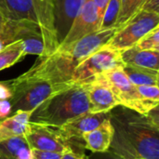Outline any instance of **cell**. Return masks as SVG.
<instances>
[{"label": "cell", "instance_id": "cell-1", "mask_svg": "<svg viewBox=\"0 0 159 159\" xmlns=\"http://www.w3.org/2000/svg\"><path fill=\"white\" fill-rule=\"evenodd\" d=\"M110 149L124 159H159V127L145 115L117 105L109 112Z\"/></svg>", "mask_w": 159, "mask_h": 159}, {"label": "cell", "instance_id": "cell-2", "mask_svg": "<svg viewBox=\"0 0 159 159\" xmlns=\"http://www.w3.org/2000/svg\"><path fill=\"white\" fill-rule=\"evenodd\" d=\"M118 28H101L68 45H60L48 56L38 57L24 76L48 81L55 86L71 82L76 66L95 51L104 47Z\"/></svg>", "mask_w": 159, "mask_h": 159}, {"label": "cell", "instance_id": "cell-3", "mask_svg": "<svg viewBox=\"0 0 159 159\" xmlns=\"http://www.w3.org/2000/svg\"><path fill=\"white\" fill-rule=\"evenodd\" d=\"M88 83H68L52 93L31 114L30 122L60 128L89 113Z\"/></svg>", "mask_w": 159, "mask_h": 159}, {"label": "cell", "instance_id": "cell-4", "mask_svg": "<svg viewBox=\"0 0 159 159\" xmlns=\"http://www.w3.org/2000/svg\"><path fill=\"white\" fill-rule=\"evenodd\" d=\"M0 14L9 20H27L37 24L44 37L45 56L59 47L53 27L52 0H0Z\"/></svg>", "mask_w": 159, "mask_h": 159}, {"label": "cell", "instance_id": "cell-5", "mask_svg": "<svg viewBox=\"0 0 159 159\" xmlns=\"http://www.w3.org/2000/svg\"><path fill=\"white\" fill-rule=\"evenodd\" d=\"M10 83L12 88V97L9 100L11 115L17 111L33 113L52 93L60 90L68 84L55 86L48 81L27 77L22 75L10 80Z\"/></svg>", "mask_w": 159, "mask_h": 159}, {"label": "cell", "instance_id": "cell-6", "mask_svg": "<svg viewBox=\"0 0 159 159\" xmlns=\"http://www.w3.org/2000/svg\"><path fill=\"white\" fill-rule=\"evenodd\" d=\"M18 40L22 41L25 55H46L44 37L37 24L27 20H7L0 32V49Z\"/></svg>", "mask_w": 159, "mask_h": 159}, {"label": "cell", "instance_id": "cell-7", "mask_svg": "<svg viewBox=\"0 0 159 159\" xmlns=\"http://www.w3.org/2000/svg\"><path fill=\"white\" fill-rule=\"evenodd\" d=\"M158 25V14L139 11L122 27L118 28L105 47L117 51L134 47L143 36Z\"/></svg>", "mask_w": 159, "mask_h": 159}, {"label": "cell", "instance_id": "cell-8", "mask_svg": "<svg viewBox=\"0 0 159 159\" xmlns=\"http://www.w3.org/2000/svg\"><path fill=\"white\" fill-rule=\"evenodd\" d=\"M101 75L110 86L119 105L143 115L147 114L151 109L158 106V103L145 101L139 95L136 86L129 81L122 67L115 68Z\"/></svg>", "mask_w": 159, "mask_h": 159}, {"label": "cell", "instance_id": "cell-9", "mask_svg": "<svg viewBox=\"0 0 159 159\" xmlns=\"http://www.w3.org/2000/svg\"><path fill=\"white\" fill-rule=\"evenodd\" d=\"M123 66L120 51L104 46L76 66L70 83H88L98 75Z\"/></svg>", "mask_w": 159, "mask_h": 159}, {"label": "cell", "instance_id": "cell-10", "mask_svg": "<svg viewBox=\"0 0 159 159\" xmlns=\"http://www.w3.org/2000/svg\"><path fill=\"white\" fill-rule=\"evenodd\" d=\"M23 138L32 150L53 152L61 155L74 151L58 128L29 122L28 130Z\"/></svg>", "mask_w": 159, "mask_h": 159}, {"label": "cell", "instance_id": "cell-11", "mask_svg": "<svg viewBox=\"0 0 159 159\" xmlns=\"http://www.w3.org/2000/svg\"><path fill=\"white\" fill-rule=\"evenodd\" d=\"M107 118H109V112L99 114L88 113L67 122L58 129L75 152H83L85 149L83 135L97 128Z\"/></svg>", "mask_w": 159, "mask_h": 159}, {"label": "cell", "instance_id": "cell-12", "mask_svg": "<svg viewBox=\"0 0 159 159\" xmlns=\"http://www.w3.org/2000/svg\"><path fill=\"white\" fill-rule=\"evenodd\" d=\"M86 0H52L53 27L60 46L81 11Z\"/></svg>", "mask_w": 159, "mask_h": 159}, {"label": "cell", "instance_id": "cell-13", "mask_svg": "<svg viewBox=\"0 0 159 159\" xmlns=\"http://www.w3.org/2000/svg\"><path fill=\"white\" fill-rule=\"evenodd\" d=\"M102 19L92 0H86L81 11L73 22L69 33L61 45H68L101 29Z\"/></svg>", "mask_w": 159, "mask_h": 159}, {"label": "cell", "instance_id": "cell-14", "mask_svg": "<svg viewBox=\"0 0 159 159\" xmlns=\"http://www.w3.org/2000/svg\"><path fill=\"white\" fill-rule=\"evenodd\" d=\"M88 99L90 114L108 113L119 105L113 90L102 75L88 82Z\"/></svg>", "mask_w": 159, "mask_h": 159}, {"label": "cell", "instance_id": "cell-15", "mask_svg": "<svg viewBox=\"0 0 159 159\" xmlns=\"http://www.w3.org/2000/svg\"><path fill=\"white\" fill-rule=\"evenodd\" d=\"M113 138V128L109 118L94 129L83 135L84 148L91 153H105L110 149Z\"/></svg>", "mask_w": 159, "mask_h": 159}, {"label": "cell", "instance_id": "cell-16", "mask_svg": "<svg viewBox=\"0 0 159 159\" xmlns=\"http://www.w3.org/2000/svg\"><path fill=\"white\" fill-rule=\"evenodd\" d=\"M31 114V112L17 111L8 117L0 119V143L12 137H23L28 130Z\"/></svg>", "mask_w": 159, "mask_h": 159}, {"label": "cell", "instance_id": "cell-17", "mask_svg": "<svg viewBox=\"0 0 159 159\" xmlns=\"http://www.w3.org/2000/svg\"><path fill=\"white\" fill-rule=\"evenodd\" d=\"M122 61L126 65L143 67L159 71V52L143 50L137 47H131L120 51Z\"/></svg>", "mask_w": 159, "mask_h": 159}, {"label": "cell", "instance_id": "cell-18", "mask_svg": "<svg viewBox=\"0 0 159 159\" xmlns=\"http://www.w3.org/2000/svg\"><path fill=\"white\" fill-rule=\"evenodd\" d=\"M1 159H32V150L22 136L12 137L0 143Z\"/></svg>", "mask_w": 159, "mask_h": 159}, {"label": "cell", "instance_id": "cell-19", "mask_svg": "<svg viewBox=\"0 0 159 159\" xmlns=\"http://www.w3.org/2000/svg\"><path fill=\"white\" fill-rule=\"evenodd\" d=\"M122 68L134 86H158L159 71L126 64Z\"/></svg>", "mask_w": 159, "mask_h": 159}, {"label": "cell", "instance_id": "cell-20", "mask_svg": "<svg viewBox=\"0 0 159 159\" xmlns=\"http://www.w3.org/2000/svg\"><path fill=\"white\" fill-rule=\"evenodd\" d=\"M25 56L22 41L20 40L4 47L0 49V71L14 65Z\"/></svg>", "mask_w": 159, "mask_h": 159}, {"label": "cell", "instance_id": "cell-21", "mask_svg": "<svg viewBox=\"0 0 159 159\" xmlns=\"http://www.w3.org/2000/svg\"><path fill=\"white\" fill-rule=\"evenodd\" d=\"M143 2L144 0H121L120 10L115 27H122L139 11Z\"/></svg>", "mask_w": 159, "mask_h": 159}, {"label": "cell", "instance_id": "cell-22", "mask_svg": "<svg viewBox=\"0 0 159 159\" xmlns=\"http://www.w3.org/2000/svg\"><path fill=\"white\" fill-rule=\"evenodd\" d=\"M120 5L121 0H109L102 20L101 28H110L116 25L120 10Z\"/></svg>", "mask_w": 159, "mask_h": 159}, {"label": "cell", "instance_id": "cell-23", "mask_svg": "<svg viewBox=\"0 0 159 159\" xmlns=\"http://www.w3.org/2000/svg\"><path fill=\"white\" fill-rule=\"evenodd\" d=\"M140 49L159 52V26L156 27L144 36H143L135 45Z\"/></svg>", "mask_w": 159, "mask_h": 159}, {"label": "cell", "instance_id": "cell-24", "mask_svg": "<svg viewBox=\"0 0 159 159\" xmlns=\"http://www.w3.org/2000/svg\"><path fill=\"white\" fill-rule=\"evenodd\" d=\"M136 89L143 100L159 103L158 86H136Z\"/></svg>", "mask_w": 159, "mask_h": 159}, {"label": "cell", "instance_id": "cell-25", "mask_svg": "<svg viewBox=\"0 0 159 159\" xmlns=\"http://www.w3.org/2000/svg\"><path fill=\"white\" fill-rule=\"evenodd\" d=\"M12 97V88L10 80L0 81V101H9Z\"/></svg>", "mask_w": 159, "mask_h": 159}, {"label": "cell", "instance_id": "cell-26", "mask_svg": "<svg viewBox=\"0 0 159 159\" xmlns=\"http://www.w3.org/2000/svg\"><path fill=\"white\" fill-rule=\"evenodd\" d=\"M139 11L155 13L159 15V0H144Z\"/></svg>", "mask_w": 159, "mask_h": 159}, {"label": "cell", "instance_id": "cell-27", "mask_svg": "<svg viewBox=\"0 0 159 159\" xmlns=\"http://www.w3.org/2000/svg\"><path fill=\"white\" fill-rule=\"evenodd\" d=\"M61 156L62 155L59 153L32 150V159H61Z\"/></svg>", "mask_w": 159, "mask_h": 159}, {"label": "cell", "instance_id": "cell-28", "mask_svg": "<svg viewBox=\"0 0 159 159\" xmlns=\"http://www.w3.org/2000/svg\"><path fill=\"white\" fill-rule=\"evenodd\" d=\"M89 159H124L120 156L115 154L111 150H108L105 153H92L90 157H89Z\"/></svg>", "mask_w": 159, "mask_h": 159}, {"label": "cell", "instance_id": "cell-29", "mask_svg": "<svg viewBox=\"0 0 159 159\" xmlns=\"http://www.w3.org/2000/svg\"><path fill=\"white\" fill-rule=\"evenodd\" d=\"M11 115V104L9 101H0V119L8 117Z\"/></svg>", "mask_w": 159, "mask_h": 159}, {"label": "cell", "instance_id": "cell-30", "mask_svg": "<svg viewBox=\"0 0 159 159\" xmlns=\"http://www.w3.org/2000/svg\"><path fill=\"white\" fill-rule=\"evenodd\" d=\"M61 159H89L84 152H75L69 151L64 153Z\"/></svg>", "mask_w": 159, "mask_h": 159}, {"label": "cell", "instance_id": "cell-31", "mask_svg": "<svg viewBox=\"0 0 159 159\" xmlns=\"http://www.w3.org/2000/svg\"><path fill=\"white\" fill-rule=\"evenodd\" d=\"M158 106L151 109L147 114H145V116H147V118L157 127H159V117H158Z\"/></svg>", "mask_w": 159, "mask_h": 159}, {"label": "cell", "instance_id": "cell-32", "mask_svg": "<svg viewBox=\"0 0 159 159\" xmlns=\"http://www.w3.org/2000/svg\"><path fill=\"white\" fill-rule=\"evenodd\" d=\"M6 21H7V19H5V18L0 14V32L2 31V29H3V27H4Z\"/></svg>", "mask_w": 159, "mask_h": 159}, {"label": "cell", "instance_id": "cell-33", "mask_svg": "<svg viewBox=\"0 0 159 159\" xmlns=\"http://www.w3.org/2000/svg\"><path fill=\"white\" fill-rule=\"evenodd\" d=\"M0 159H1V158H0Z\"/></svg>", "mask_w": 159, "mask_h": 159}]
</instances>
